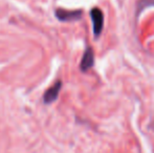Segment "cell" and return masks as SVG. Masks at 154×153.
Listing matches in <instances>:
<instances>
[{"label":"cell","instance_id":"6da1fadb","mask_svg":"<svg viewBox=\"0 0 154 153\" xmlns=\"http://www.w3.org/2000/svg\"><path fill=\"white\" fill-rule=\"evenodd\" d=\"M90 17L92 21V27H93V34L95 37H99L103 31L104 26V15L102 11L97 8H94L90 12Z\"/></svg>","mask_w":154,"mask_h":153},{"label":"cell","instance_id":"5b68a950","mask_svg":"<svg viewBox=\"0 0 154 153\" xmlns=\"http://www.w3.org/2000/svg\"><path fill=\"white\" fill-rule=\"evenodd\" d=\"M154 4V0H140V3H138V10H142V8H146L148 5H152Z\"/></svg>","mask_w":154,"mask_h":153},{"label":"cell","instance_id":"7a4b0ae2","mask_svg":"<svg viewBox=\"0 0 154 153\" xmlns=\"http://www.w3.org/2000/svg\"><path fill=\"white\" fill-rule=\"evenodd\" d=\"M82 11H66L62 10V8H58L56 11V17L59 19L60 21H64V22H68V21H75L81 19L82 17Z\"/></svg>","mask_w":154,"mask_h":153},{"label":"cell","instance_id":"3957f363","mask_svg":"<svg viewBox=\"0 0 154 153\" xmlns=\"http://www.w3.org/2000/svg\"><path fill=\"white\" fill-rule=\"evenodd\" d=\"M61 87H62V82L57 81L51 88H48L45 91L44 96H43V101H44L45 104H51V103L55 102L57 100L60 90H61Z\"/></svg>","mask_w":154,"mask_h":153},{"label":"cell","instance_id":"277c9868","mask_svg":"<svg viewBox=\"0 0 154 153\" xmlns=\"http://www.w3.org/2000/svg\"><path fill=\"white\" fill-rule=\"evenodd\" d=\"M94 63V55H93V50L91 47H87L83 55V58L81 60V64H80V68L82 72H87L89 68H91Z\"/></svg>","mask_w":154,"mask_h":153}]
</instances>
